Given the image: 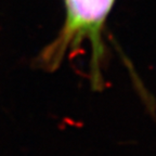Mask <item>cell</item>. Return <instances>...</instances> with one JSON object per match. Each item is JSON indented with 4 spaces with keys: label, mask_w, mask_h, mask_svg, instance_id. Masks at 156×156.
<instances>
[{
    "label": "cell",
    "mask_w": 156,
    "mask_h": 156,
    "mask_svg": "<svg viewBox=\"0 0 156 156\" xmlns=\"http://www.w3.org/2000/svg\"><path fill=\"white\" fill-rule=\"evenodd\" d=\"M115 0H65L66 19L61 32L44 48L38 61L46 69H56L68 52L88 39L92 44L94 75L102 54L100 35Z\"/></svg>",
    "instance_id": "cell-1"
}]
</instances>
